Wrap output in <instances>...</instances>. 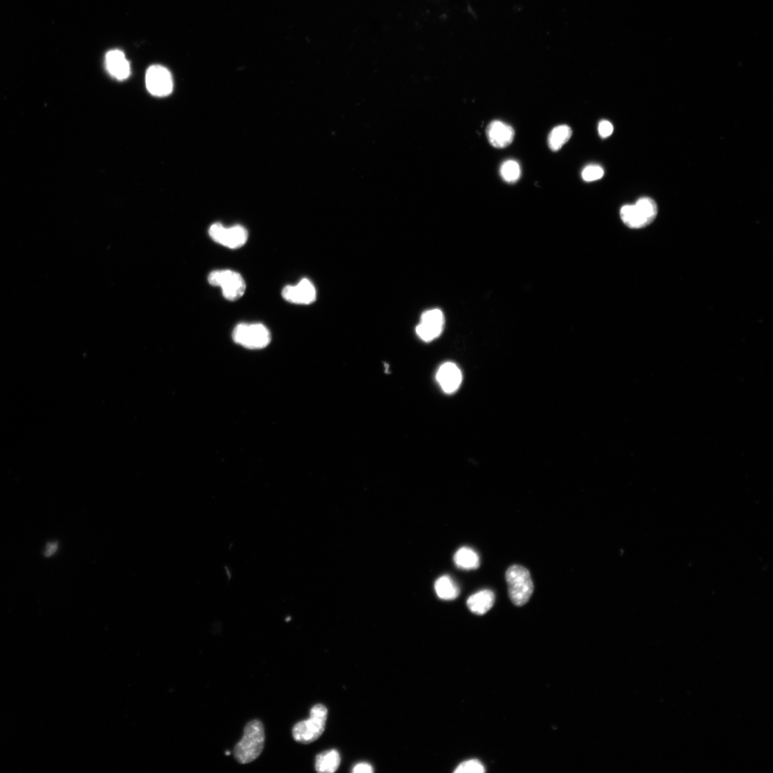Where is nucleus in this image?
<instances>
[{"instance_id":"obj_17","label":"nucleus","mask_w":773,"mask_h":773,"mask_svg":"<svg viewBox=\"0 0 773 773\" xmlns=\"http://www.w3.org/2000/svg\"><path fill=\"white\" fill-rule=\"evenodd\" d=\"M435 589L439 598L446 601L455 600L460 593L459 586L448 575L440 577L436 582Z\"/></svg>"},{"instance_id":"obj_16","label":"nucleus","mask_w":773,"mask_h":773,"mask_svg":"<svg viewBox=\"0 0 773 773\" xmlns=\"http://www.w3.org/2000/svg\"><path fill=\"white\" fill-rule=\"evenodd\" d=\"M453 559L455 565L464 570H474L480 566L478 554L469 547L459 549L455 553Z\"/></svg>"},{"instance_id":"obj_9","label":"nucleus","mask_w":773,"mask_h":773,"mask_svg":"<svg viewBox=\"0 0 773 773\" xmlns=\"http://www.w3.org/2000/svg\"><path fill=\"white\" fill-rule=\"evenodd\" d=\"M146 83L148 90L158 97L167 96L173 90V79L166 67L156 65L151 66L147 73Z\"/></svg>"},{"instance_id":"obj_6","label":"nucleus","mask_w":773,"mask_h":773,"mask_svg":"<svg viewBox=\"0 0 773 773\" xmlns=\"http://www.w3.org/2000/svg\"><path fill=\"white\" fill-rule=\"evenodd\" d=\"M232 337L236 343L248 349H262L271 342L269 330L257 323L238 325L233 331Z\"/></svg>"},{"instance_id":"obj_20","label":"nucleus","mask_w":773,"mask_h":773,"mask_svg":"<svg viewBox=\"0 0 773 773\" xmlns=\"http://www.w3.org/2000/svg\"><path fill=\"white\" fill-rule=\"evenodd\" d=\"M604 169L597 165H589L582 171V179L586 182H595L601 180L604 177Z\"/></svg>"},{"instance_id":"obj_21","label":"nucleus","mask_w":773,"mask_h":773,"mask_svg":"<svg viewBox=\"0 0 773 773\" xmlns=\"http://www.w3.org/2000/svg\"><path fill=\"white\" fill-rule=\"evenodd\" d=\"M485 767L478 760H470L461 763L457 767L455 772L456 773H483L485 772Z\"/></svg>"},{"instance_id":"obj_22","label":"nucleus","mask_w":773,"mask_h":773,"mask_svg":"<svg viewBox=\"0 0 773 773\" xmlns=\"http://www.w3.org/2000/svg\"><path fill=\"white\" fill-rule=\"evenodd\" d=\"M598 130L600 135L603 138H606L613 133L614 126L610 121H603L599 124Z\"/></svg>"},{"instance_id":"obj_2","label":"nucleus","mask_w":773,"mask_h":773,"mask_svg":"<svg viewBox=\"0 0 773 773\" xmlns=\"http://www.w3.org/2000/svg\"><path fill=\"white\" fill-rule=\"evenodd\" d=\"M328 710L323 704L315 705L309 713V718L297 722L293 729L296 742L310 744L318 741L326 727Z\"/></svg>"},{"instance_id":"obj_4","label":"nucleus","mask_w":773,"mask_h":773,"mask_svg":"<svg viewBox=\"0 0 773 773\" xmlns=\"http://www.w3.org/2000/svg\"><path fill=\"white\" fill-rule=\"evenodd\" d=\"M655 201L648 197L640 199L636 204L625 205L620 210V217L625 225L631 229H640L650 224L657 215Z\"/></svg>"},{"instance_id":"obj_3","label":"nucleus","mask_w":773,"mask_h":773,"mask_svg":"<svg viewBox=\"0 0 773 773\" xmlns=\"http://www.w3.org/2000/svg\"><path fill=\"white\" fill-rule=\"evenodd\" d=\"M509 595L511 602L518 607L528 603L534 592L530 572L520 565H513L506 573Z\"/></svg>"},{"instance_id":"obj_12","label":"nucleus","mask_w":773,"mask_h":773,"mask_svg":"<svg viewBox=\"0 0 773 773\" xmlns=\"http://www.w3.org/2000/svg\"><path fill=\"white\" fill-rule=\"evenodd\" d=\"M436 378L443 391L448 394L458 390L462 382L460 369L452 363L443 364L438 370Z\"/></svg>"},{"instance_id":"obj_19","label":"nucleus","mask_w":773,"mask_h":773,"mask_svg":"<svg viewBox=\"0 0 773 773\" xmlns=\"http://www.w3.org/2000/svg\"><path fill=\"white\" fill-rule=\"evenodd\" d=\"M500 174L506 182L509 184L516 183L520 178L521 170L520 165L516 161L508 160L502 165Z\"/></svg>"},{"instance_id":"obj_18","label":"nucleus","mask_w":773,"mask_h":773,"mask_svg":"<svg viewBox=\"0 0 773 773\" xmlns=\"http://www.w3.org/2000/svg\"><path fill=\"white\" fill-rule=\"evenodd\" d=\"M572 135V128L567 125L555 127L550 133L548 144L550 149L558 152L566 144Z\"/></svg>"},{"instance_id":"obj_8","label":"nucleus","mask_w":773,"mask_h":773,"mask_svg":"<svg viewBox=\"0 0 773 773\" xmlns=\"http://www.w3.org/2000/svg\"><path fill=\"white\" fill-rule=\"evenodd\" d=\"M444 323V315L441 310H428L422 314L416 332L421 340L427 342H431L441 335Z\"/></svg>"},{"instance_id":"obj_24","label":"nucleus","mask_w":773,"mask_h":773,"mask_svg":"<svg viewBox=\"0 0 773 773\" xmlns=\"http://www.w3.org/2000/svg\"><path fill=\"white\" fill-rule=\"evenodd\" d=\"M58 549V542H53V543L48 544L47 547H46V552H45L46 556L49 557V556H53L57 551Z\"/></svg>"},{"instance_id":"obj_14","label":"nucleus","mask_w":773,"mask_h":773,"mask_svg":"<svg viewBox=\"0 0 773 773\" xmlns=\"http://www.w3.org/2000/svg\"><path fill=\"white\" fill-rule=\"evenodd\" d=\"M495 602V593L490 590H483L471 596L467 605L473 613L483 615L493 607Z\"/></svg>"},{"instance_id":"obj_5","label":"nucleus","mask_w":773,"mask_h":773,"mask_svg":"<svg viewBox=\"0 0 773 773\" xmlns=\"http://www.w3.org/2000/svg\"><path fill=\"white\" fill-rule=\"evenodd\" d=\"M208 281L210 285L220 287L224 297L232 302L242 297L247 288L242 276L232 270L213 271L208 275Z\"/></svg>"},{"instance_id":"obj_15","label":"nucleus","mask_w":773,"mask_h":773,"mask_svg":"<svg viewBox=\"0 0 773 773\" xmlns=\"http://www.w3.org/2000/svg\"><path fill=\"white\" fill-rule=\"evenodd\" d=\"M340 762L341 758L337 751H326L316 756L315 769L321 773H333L339 768Z\"/></svg>"},{"instance_id":"obj_7","label":"nucleus","mask_w":773,"mask_h":773,"mask_svg":"<svg viewBox=\"0 0 773 773\" xmlns=\"http://www.w3.org/2000/svg\"><path fill=\"white\" fill-rule=\"evenodd\" d=\"M208 233L214 241L233 250L243 247L248 239V230L240 225L225 227L217 223L210 227Z\"/></svg>"},{"instance_id":"obj_23","label":"nucleus","mask_w":773,"mask_h":773,"mask_svg":"<svg viewBox=\"0 0 773 773\" xmlns=\"http://www.w3.org/2000/svg\"><path fill=\"white\" fill-rule=\"evenodd\" d=\"M353 772L354 773H371L373 772V768L369 763L361 762L354 767Z\"/></svg>"},{"instance_id":"obj_1","label":"nucleus","mask_w":773,"mask_h":773,"mask_svg":"<svg viewBox=\"0 0 773 773\" xmlns=\"http://www.w3.org/2000/svg\"><path fill=\"white\" fill-rule=\"evenodd\" d=\"M265 741L264 727L260 720L250 721L245 726L241 740L236 745L234 756L240 764H248L262 754Z\"/></svg>"},{"instance_id":"obj_10","label":"nucleus","mask_w":773,"mask_h":773,"mask_svg":"<svg viewBox=\"0 0 773 773\" xmlns=\"http://www.w3.org/2000/svg\"><path fill=\"white\" fill-rule=\"evenodd\" d=\"M282 295L290 303L310 304L317 298V292L309 279L303 278L296 285L286 286L283 290Z\"/></svg>"},{"instance_id":"obj_13","label":"nucleus","mask_w":773,"mask_h":773,"mask_svg":"<svg viewBox=\"0 0 773 773\" xmlns=\"http://www.w3.org/2000/svg\"><path fill=\"white\" fill-rule=\"evenodd\" d=\"M105 63L109 74L119 81L127 79L130 74V66L125 54L119 50L109 52Z\"/></svg>"},{"instance_id":"obj_11","label":"nucleus","mask_w":773,"mask_h":773,"mask_svg":"<svg viewBox=\"0 0 773 773\" xmlns=\"http://www.w3.org/2000/svg\"><path fill=\"white\" fill-rule=\"evenodd\" d=\"M486 131L489 142L495 148L505 149L513 142L514 129L510 125L502 121H492L488 125Z\"/></svg>"}]
</instances>
